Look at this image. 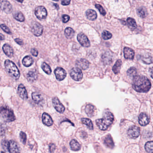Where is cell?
Instances as JSON below:
<instances>
[{
    "label": "cell",
    "mask_w": 153,
    "mask_h": 153,
    "mask_svg": "<svg viewBox=\"0 0 153 153\" xmlns=\"http://www.w3.org/2000/svg\"><path fill=\"white\" fill-rule=\"evenodd\" d=\"M133 88L139 92H147L151 88L150 81L147 77L136 75L134 77L132 83Z\"/></svg>",
    "instance_id": "cell-1"
},
{
    "label": "cell",
    "mask_w": 153,
    "mask_h": 153,
    "mask_svg": "<svg viewBox=\"0 0 153 153\" xmlns=\"http://www.w3.org/2000/svg\"><path fill=\"white\" fill-rule=\"evenodd\" d=\"M114 119V116L111 112L109 111L105 112L103 115L102 118L96 120V123L99 129L101 130H107L112 123Z\"/></svg>",
    "instance_id": "cell-2"
},
{
    "label": "cell",
    "mask_w": 153,
    "mask_h": 153,
    "mask_svg": "<svg viewBox=\"0 0 153 153\" xmlns=\"http://www.w3.org/2000/svg\"><path fill=\"white\" fill-rule=\"evenodd\" d=\"M5 71L10 77L18 80L20 77V72L15 63L9 60H6L4 63Z\"/></svg>",
    "instance_id": "cell-3"
},
{
    "label": "cell",
    "mask_w": 153,
    "mask_h": 153,
    "mask_svg": "<svg viewBox=\"0 0 153 153\" xmlns=\"http://www.w3.org/2000/svg\"><path fill=\"white\" fill-rule=\"evenodd\" d=\"M1 116L5 121L7 122L13 121L16 119V117L12 110L9 109L8 107H1Z\"/></svg>",
    "instance_id": "cell-4"
},
{
    "label": "cell",
    "mask_w": 153,
    "mask_h": 153,
    "mask_svg": "<svg viewBox=\"0 0 153 153\" xmlns=\"http://www.w3.org/2000/svg\"><path fill=\"white\" fill-rule=\"evenodd\" d=\"M35 15L39 20H44L47 16V11L44 6H38L35 9Z\"/></svg>",
    "instance_id": "cell-5"
},
{
    "label": "cell",
    "mask_w": 153,
    "mask_h": 153,
    "mask_svg": "<svg viewBox=\"0 0 153 153\" xmlns=\"http://www.w3.org/2000/svg\"><path fill=\"white\" fill-rule=\"evenodd\" d=\"M70 75L74 80L76 81H80L83 78L82 72L78 67H74L71 70Z\"/></svg>",
    "instance_id": "cell-6"
},
{
    "label": "cell",
    "mask_w": 153,
    "mask_h": 153,
    "mask_svg": "<svg viewBox=\"0 0 153 153\" xmlns=\"http://www.w3.org/2000/svg\"><path fill=\"white\" fill-rule=\"evenodd\" d=\"M43 31V28L38 22H34L32 26V32L35 36H39L42 35Z\"/></svg>",
    "instance_id": "cell-7"
},
{
    "label": "cell",
    "mask_w": 153,
    "mask_h": 153,
    "mask_svg": "<svg viewBox=\"0 0 153 153\" xmlns=\"http://www.w3.org/2000/svg\"><path fill=\"white\" fill-rule=\"evenodd\" d=\"M77 40L80 44L84 47H89L90 43L87 36L83 33H80L77 36Z\"/></svg>",
    "instance_id": "cell-8"
},
{
    "label": "cell",
    "mask_w": 153,
    "mask_h": 153,
    "mask_svg": "<svg viewBox=\"0 0 153 153\" xmlns=\"http://www.w3.org/2000/svg\"><path fill=\"white\" fill-rule=\"evenodd\" d=\"M53 105L57 111L60 113H63L65 111V108L58 98L55 97L53 99Z\"/></svg>",
    "instance_id": "cell-9"
},
{
    "label": "cell",
    "mask_w": 153,
    "mask_h": 153,
    "mask_svg": "<svg viewBox=\"0 0 153 153\" xmlns=\"http://www.w3.org/2000/svg\"><path fill=\"white\" fill-rule=\"evenodd\" d=\"M0 6L1 10L5 13H10L12 11V6L7 1H1L0 2Z\"/></svg>",
    "instance_id": "cell-10"
},
{
    "label": "cell",
    "mask_w": 153,
    "mask_h": 153,
    "mask_svg": "<svg viewBox=\"0 0 153 153\" xmlns=\"http://www.w3.org/2000/svg\"><path fill=\"white\" fill-rule=\"evenodd\" d=\"M140 134V129L136 126L131 127L127 131V134L131 138H137Z\"/></svg>",
    "instance_id": "cell-11"
},
{
    "label": "cell",
    "mask_w": 153,
    "mask_h": 153,
    "mask_svg": "<svg viewBox=\"0 0 153 153\" xmlns=\"http://www.w3.org/2000/svg\"><path fill=\"white\" fill-rule=\"evenodd\" d=\"M54 72H55L56 78L59 81H62L67 76L66 71L62 67H59L56 68Z\"/></svg>",
    "instance_id": "cell-12"
},
{
    "label": "cell",
    "mask_w": 153,
    "mask_h": 153,
    "mask_svg": "<svg viewBox=\"0 0 153 153\" xmlns=\"http://www.w3.org/2000/svg\"><path fill=\"white\" fill-rule=\"evenodd\" d=\"M8 150L9 153H20V149L19 145L13 140L9 142Z\"/></svg>",
    "instance_id": "cell-13"
},
{
    "label": "cell",
    "mask_w": 153,
    "mask_h": 153,
    "mask_svg": "<svg viewBox=\"0 0 153 153\" xmlns=\"http://www.w3.org/2000/svg\"><path fill=\"white\" fill-rule=\"evenodd\" d=\"M138 121L139 123L141 126H145L149 124L150 121V119L149 116L146 113H142L139 116Z\"/></svg>",
    "instance_id": "cell-14"
},
{
    "label": "cell",
    "mask_w": 153,
    "mask_h": 153,
    "mask_svg": "<svg viewBox=\"0 0 153 153\" xmlns=\"http://www.w3.org/2000/svg\"><path fill=\"white\" fill-rule=\"evenodd\" d=\"M90 63L87 60L84 59H81L78 60L75 63V65L80 69L85 70L87 69L90 66Z\"/></svg>",
    "instance_id": "cell-15"
},
{
    "label": "cell",
    "mask_w": 153,
    "mask_h": 153,
    "mask_svg": "<svg viewBox=\"0 0 153 153\" xmlns=\"http://www.w3.org/2000/svg\"><path fill=\"white\" fill-rule=\"evenodd\" d=\"M102 60L105 65H109L113 61V55L110 51H106L102 55Z\"/></svg>",
    "instance_id": "cell-16"
},
{
    "label": "cell",
    "mask_w": 153,
    "mask_h": 153,
    "mask_svg": "<svg viewBox=\"0 0 153 153\" xmlns=\"http://www.w3.org/2000/svg\"><path fill=\"white\" fill-rule=\"evenodd\" d=\"M18 93L21 98L23 99L26 100L28 99V92L26 88L23 84H20L18 88Z\"/></svg>",
    "instance_id": "cell-17"
},
{
    "label": "cell",
    "mask_w": 153,
    "mask_h": 153,
    "mask_svg": "<svg viewBox=\"0 0 153 153\" xmlns=\"http://www.w3.org/2000/svg\"><path fill=\"white\" fill-rule=\"evenodd\" d=\"M42 120L43 123L47 126H51L54 123L51 117L47 113H44L43 114L42 116Z\"/></svg>",
    "instance_id": "cell-18"
},
{
    "label": "cell",
    "mask_w": 153,
    "mask_h": 153,
    "mask_svg": "<svg viewBox=\"0 0 153 153\" xmlns=\"http://www.w3.org/2000/svg\"><path fill=\"white\" fill-rule=\"evenodd\" d=\"M124 58L127 59H133L135 55L134 51L133 49L128 47H124L123 49Z\"/></svg>",
    "instance_id": "cell-19"
},
{
    "label": "cell",
    "mask_w": 153,
    "mask_h": 153,
    "mask_svg": "<svg viewBox=\"0 0 153 153\" xmlns=\"http://www.w3.org/2000/svg\"><path fill=\"white\" fill-rule=\"evenodd\" d=\"M3 52L6 56L11 58L13 55V50L12 48L7 44H4L2 47Z\"/></svg>",
    "instance_id": "cell-20"
},
{
    "label": "cell",
    "mask_w": 153,
    "mask_h": 153,
    "mask_svg": "<svg viewBox=\"0 0 153 153\" xmlns=\"http://www.w3.org/2000/svg\"><path fill=\"white\" fill-rule=\"evenodd\" d=\"M96 108L94 106L91 104H88L86 106L85 111L89 117H92L95 114Z\"/></svg>",
    "instance_id": "cell-21"
},
{
    "label": "cell",
    "mask_w": 153,
    "mask_h": 153,
    "mask_svg": "<svg viewBox=\"0 0 153 153\" xmlns=\"http://www.w3.org/2000/svg\"><path fill=\"white\" fill-rule=\"evenodd\" d=\"M140 59L142 62L146 64H150L153 62V59L152 57L149 54H144L140 56Z\"/></svg>",
    "instance_id": "cell-22"
},
{
    "label": "cell",
    "mask_w": 153,
    "mask_h": 153,
    "mask_svg": "<svg viewBox=\"0 0 153 153\" xmlns=\"http://www.w3.org/2000/svg\"><path fill=\"white\" fill-rule=\"evenodd\" d=\"M86 16L88 20L91 21H94L97 18V13L93 9H89L86 12Z\"/></svg>",
    "instance_id": "cell-23"
},
{
    "label": "cell",
    "mask_w": 153,
    "mask_h": 153,
    "mask_svg": "<svg viewBox=\"0 0 153 153\" xmlns=\"http://www.w3.org/2000/svg\"><path fill=\"white\" fill-rule=\"evenodd\" d=\"M104 143L106 146L111 149L113 148L114 146V143L113 142V139L110 134H108L105 137L104 140Z\"/></svg>",
    "instance_id": "cell-24"
},
{
    "label": "cell",
    "mask_w": 153,
    "mask_h": 153,
    "mask_svg": "<svg viewBox=\"0 0 153 153\" xmlns=\"http://www.w3.org/2000/svg\"><path fill=\"white\" fill-rule=\"evenodd\" d=\"M70 147L71 150L73 151H78L81 148V146L76 140L73 139L71 140L70 143Z\"/></svg>",
    "instance_id": "cell-25"
},
{
    "label": "cell",
    "mask_w": 153,
    "mask_h": 153,
    "mask_svg": "<svg viewBox=\"0 0 153 153\" xmlns=\"http://www.w3.org/2000/svg\"><path fill=\"white\" fill-rule=\"evenodd\" d=\"M32 98L35 102L39 104L40 102H42L43 100V98L41 94L39 92H33L32 94Z\"/></svg>",
    "instance_id": "cell-26"
},
{
    "label": "cell",
    "mask_w": 153,
    "mask_h": 153,
    "mask_svg": "<svg viewBox=\"0 0 153 153\" xmlns=\"http://www.w3.org/2000/svg\"><path fill=\"white\" fill-rule=\"evenodd\" d=\"M127 26L131 31H133L137 28V25L136 21L133 18H128L127 20Z\"/></svg>",
    "instance_id": "cell-27"
},
{
    "label": "cell",
    "mask_w": 153,
    "mask_h": 153,
    "mask_svg": "<svg viewBox=\"0 0 153 153\" xmlns=\"http://www.w3.org/2000/svg\"><path fill=\"white\" fill-rule=\"evenodd\" d=\"M27 79L29 82H33L36 80L37 78V74L35 71H30L27 75Z\"/></svg>",
    "instance_id": "cell-28"
},
{
    "label": "cell",
    "mask_w": 153,
    "mask_h": 153,
    "mask_svg": "<svg viewBox=\"0 0 153 153\" xmlns=\"http://www.w3.org/2000/svg\"><path fill=\"white\" fill-rule=\"evenodd\" d=\"M22 63L25 67H29L33 63V60L30 56H26L23 59Z\"/></svg>",
    "instance_id": "cell-29"
},
{
    "label": "cell",
    "mask_w": 153,
    "mask_h": 153,
    "mask_svg": "<svg viewBox=\"0 0 153 153\" xmlns=\"http://www.w3.org/2000/svg\"><path fill=\"white\" fill-rule=\"evenodd\" d=\"M122 64V63L121 60H118L116 61L115 65L113 66V68H112V71H113V72H114L115 74H117L119 73Z\"/></svg>",
    "instance_id": "cell-30"
},
{
    "label": "cell",
    "mask_w": 153,
    "mask_h": 153,
    "mask_svg": "<svg viewBox=\"0 0 153 153\" xmlns=\"http://www.w3.org/2000/svg\"><path fill=\"white\" fill-rule=\"evenodd\" d=\"M66 37L68 39H71L74 37L75 35V31L72 28L70 27L66 28L64 31Z\"/></svg>",
    "instance_id": "cell-31"
},
{
    "label": "cell",
    "mask_w": 153,
    "mask_h": 153,
    "mask_svg": "<svg viewBox=\"0 0 153 153\" xmlns=\"http://www.w3.org/2000/svg\"><path fill=\"white\" fill-rule=\"evenodd\" d=\"M137 13L139 16L142 18H145L147 15V10L144 7H140L137 9Z\"/></svg>",
    "instance_id": "cell-32"
},
{
    "label": "cell",
    "mask_w": 153,
    "mask_h": 153,
    "mask_svg": "<svg viewBox=\"0 0 153 153\" xmlns=\"http://www.w3.org/2000/svg\"><path fill=\"white\" fill-rule=\"evenodd\" d=\"M81 120V122L86 126L88 129L90 130L94 129V125L90 119L88 118H82Z\"/></svg>",
    "instance_id": "cell-33"
},
{
    "label": "cell",
    "mask_w": 153,
    "mask_h": 153,
    "mask_svg": "<svg viewBox=\"0 0 153 153\" xmlns=\"http://www.w3.org/2000/svg\"><path fill=\"white\" fill-rule=\"evenodd\" d=\"M41 68L43 70L45 73L48 75H51V73L52 70L51 67L45 63H43L41 65Z\"/></svg>",
    "instance_id": "cell-34"
},
{
    "label": "cell",
    "mask_w": 153,
    "mask_h": 153,
    "mask_svg": "<svg viewBox=\"0 0 153 153\" xmlns=\"http://www.w3.org/2000/svg\"><path fill=\"white\" fill-rule=\"evenodd\" d=\"M145 150L149 153H153V142L150 141L146 143L145 146Z\"/></svg>",
    "instance_id": "cell-35"
},
{
    "label": "cell",
    "mask_w": 153,
    "mask_h": 153,
    "mask_svg": "<svg viewBox=\"0 0 153 153\" xmlns=\"http://www.w3.org/2000/svg\"><path fill=\"white\" fill-rule=\"evenodd\" d=\"M13 17L17 20L20 22H23L25 20L24 16L22 13L20 12H17L13 15Z\"/></svg>",
    "instance_id": "cell-36"
},
{
    "label": "cell",
    "mask_w": 153,
    "mask_h": 153,
    "mask_svg": "<svg viewBox=\"0 0 153 153\" xmlns=\"http://www.w3.org/2000/svg\"><path fill=\"white\" fill-rule=\"evenodd\" d=\"M137 71L134 67H131L127 71V75L130 77H135L137 75Z\"/></svg>",
    "instance_id": "cell-37"
},
{
    "label": "cell",
    "mask_w": 153,
    "mask_h": 153,
    "mask_svg": "<svg viewBox=\"0 0 153 153\" xmlns=\"http://www.w3.org/2000/svg\"><path fill=\"white\" fill-rule=\"evenodd\" d=\"M112 35L111 33L107 31H104L102 33V37L105 40H107L111 39L112 37Z\"/></svg>",
    "instance_id": "cell-38"
},
{
    "label": "cell",
    "mask_w": 153,
    "mask_h": 153,
    "mask_svg": "<svg viewBox=\"0 0 153 153\" xmlns=\"http://www.w3.org/2000/svg\"><path fill=\"white\" fill-rule=\"evenodd\" d=\"M20 139L21 142H22L24 145H25L27 141V135L26 133L23 131H21L20 133Z\"/></svg>",
    "instance_id": "cell-39"
},
{
    "label": "cell",
    "mask_w": 153,
    "mask_h": 153,
    "mask_svg": "<svg viewBox=\"0 0 153 153\" xmlns=\"http://www.w3.org/2000/svg\"><path fill=\"white\" fill-rule=\"evenodd\" d=\"M95 7L99 11L101 15L103 16H105L106 15V12L105 11V9H103V8L100 5L96 4Z\"/></svg>",
    "instance_id": "cell-40"
},
{
    "label": "cell",
    "mask_w": 153,
    "mask_h": 153,
    "mask_svg": "<svg viewBox=\"0 0 153 153\" xmlns=\"http://www.w3.org/2000/svg\"><path fill=\"white\" fill-rule=\"evenodd\" d=\"M1 29L3 31L5 32V33H7V34H11V32L10 29H9V28L7 26H6L5 24H1Z\"/></svg>",
    "instance_id": "cell-41"
},
{
    "label": "cell",
    "mask_w": 153,
    "mask_h": 153,
    "mask_svg": "<svg viewBox=\"0 0 153 153\" xmlns=\"http://www.w3.org/2000/svg\"><path fill=\"white\" fill-rule=\"evenodd\" d=\"M70 16L68 15H64L62 16V21L63 23H67L70 20Z\"/></svg>",
    "instance_id": "cell-42"
},
{
    "label": "cell",
    "mask_w": 153,
    "mask_h": 153,
    "mask_svg": "<svg viewBox=\"0 0 153 153\" xmlns=\"http://www.w3.org/2000/svg\"><path fill=\"white\" fill-rule=\"evenodd\" d=\"M56 146L55 144L51 143L49 146V151L50 153H54L55 150Z\"/></svg>",
    "instance_id": "cell-43"
},
{
    "label": "cell",
    "mask_w": 153,
    "mask_h": 153,
    "mask_svg": "<svg viewBox=\"0 0 153 153\" xmlns=\"http://www.w3.org/2000/svg\"><path fill=\"white\" fill-rule=\"evenodd\" d=\"M31 53L33 56L37 57L38 55V51L36 49L32 48L31 49Z\"/></svg>",
    "instance_id": "cell-44"
},
{
    "label": "cell",
    "mask_w": 153,
    "mask_h": 153,
    "mask_svg": "<svg viewBox=\"0 0 153 153\" xmlns=\"http://www.w3.org/2000/svg\"><path fill=\"white\" fill-rule=\"evenodd\" d=\"M15 41L18 44H20V45H23L24 44L23 40L20 38H16L15 39Z\"/></svg>",
    "instance_id": "cell-45"
},
{
    "label": "cell",
    "mask_w": 153,
    "mask_h": 153,
    "mask_svg": "<svg viewBox=\"0 0 153 153\" xmlns=\"http://www.w3.org/2000/svg\"><path fill=\"white\" fill-rule=\"evenodd\" d=\"M70 2H71V1H67V0H66V1H61V4L63 5H69Z\"/></svg>",
    "instance_id": "cell-46"
},
{
    "label": "cell",
    "mask_w": 153,
    "mask_h": 153,
    "mask_svg": "<svg viewBox=\"0 0 153 153\" xmlns=\"http://www.w3.org/2000/svg\"><path fill=\"white\" fill-rule=\"evenodd\" d=\"M149 72L150 73V76H151V78L153 79V67L150 68V69H149Z\"/></svg>",
    "instance_id": "cell-47"
},
{
    "label": "cell",
    "mask_w": 153,
    "mask_h": 153,
    "mask_svg": "<svg viewBox=\"0 0 153 153\" xmlns=\"http://www.w3.org/2000/svg\"><path fill=\"white\" fill-rule=\"evenodd\" d=\"M1 40H4L5 39V37L4 36H3V35H2V34H1Z\"/></svg>",
    "instance_id": "cell-48"
},
{
    "label": "cell",
    "mask_w": 153,
    "mask_h": 153,
    "mask_svg": "<svg viewBox=\"0 0 153 153\" xmlns=\"http://www.w3.org/2000/svg\"><path fill=\"white\" fill-rule=\"evenodd\" d=\"M54 5H55V6H56V8H57V9H58V8H57V6H58V7H59V5H58L54 4Z\"/></svg>",
    "instance_id": "cell-49"
},
{
    "label": "cell",
    "mask_w": 153,
    "mask_h": 153,
    "mask_svg": "<svg viewBox=\"0 0 153 153\" xmlns=\"http://www.w3.org/2000/svg\"><path fill=\"white\" fill-rule=\"evenodd\" d=\"M1 153H5L4 152H2H2H1Z\"/></svg>",
    "instance_id": "cell-50"
},
{
    "label": "cell",
    "mask_w": 153,
    "mask_h": 153,
    "mask_svg": "<svg viewBox=\"0 0 153 153\" xmlns=\"http://www.w3.org/2000/svg\"><path fill=\"white\" fill-rule=\"evenodd\" d=\"M152 6H153V4H152Z\"/></svg>",
    "instance_id": "cell-51"
}]
</instances>
